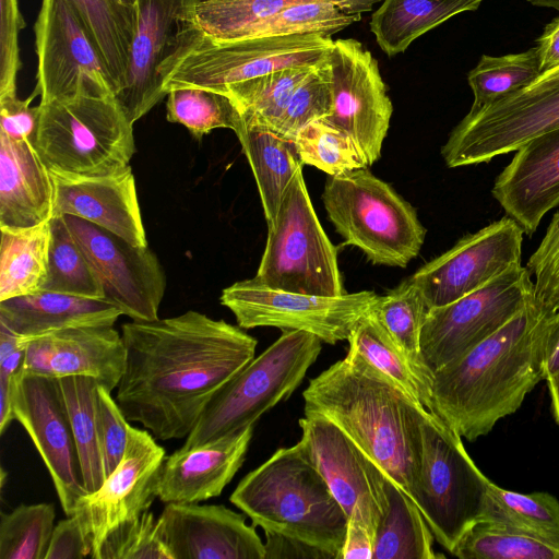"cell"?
Instances as JSON below:
<instances>
[{
	"label": "cell",
	"mask_w": 559,
	"mask_h": 559,
	"mask_svg": "<svg viewBox=\"0 0 559 559\" xmlns=\"http://www.w3.org/2000/svg\"><path fill=\"white\" fill-rule=\"evenodd\" d=\"M126 368L116 402L155 439L188 437L215 392L254 358L258 341L199 311L121 326Z\"/></svg>",
	"instance_id": "obj_1"
},
{
	"label": "cell",
	"mask_w": 559,
	"mask_h": 559,
	"mask_svg": "<svg viewBox=\"0 0 559 559\" xmlns=\"http://www.w3.org/2000/svg\"><path fill=\"white\" fill-rule=\"evenodd\" d=\"M558 311L536 298L496 333L436 370L430 413L474 441L515 413L546 379V356Z\"/></svg>",
	"instance_id": "obj_2"
},
{
	"label": "cell",
	"mask_w": 559,
	"mask_h": 559,
	"mask_svg": "<svg viewBox=\"0 0 559 559\" xmlns=\"http://www.w3.org/2000/svg\"><path fill=\"white\" fill-rule=\"evenodd\" d=\"M302 397L305 414L334 423L412 498L419 463V403L350 348L310 380Z\"/></svg>",
	"instance_id": "obj_3"
},
{
	"label": "cell",
	"mask_w": 559,
	"mask_h": 559,
	"mask_svg": "<svg viewBox=\"0 0 559 559\" xmlns=\"http://www.w3.org/2000/svg\"><path fill=\"white\" fill-rule=\"evenodd\" d=\"M229 500L264 532L297 538L338 559L348 518L300 441L248 473Z\"/></svg>",
	"instance_id": "obj_4"
},
{
	"label": "cell",
	"mask_w": 559,
	"mask_h": 559,
	"mask_svg": "<svg viewBox=\"0 0 559 559\" xmlns=\"http://www.w3.org/2000/svg\"><path fill=\"white\" fill-rule=\"evenodd\" d=\"M333 44L331 36L297 34L215 40L185 26L179 46L162 67L166 94L177 87L197 86L224 92L228 86L290 68L317 67Z\"/></svg>",
	"instance_id": "obj_5"
},
{
	"label": "cell",
	"mask_w": 559,
	"mask_h": 559,
	"mask_svg": "<svg viewBox=\"0 0 559 559\" xmlns=\"http://www.w3.org/2000/svg\"><path fill=\"white\" fill-rule=\"evenodd\" d=\"M321 348L322 341L317 335L284 330L272 345L215 392L181 449L189 450L254 426L264 413L294 393Z\"/></svg>",
	"instance_id": "obj_6"
},
{
	"label": "cell",
	"mask_w": 559,
	"mask_h": 559,
	"mask_svg": "<svg viewBox=\"0 0 559 559\" xmlns=\"http://www.w3.org/2000/svg\"><path fill=\"white\" fill-rule=\"evenodd\" d=\"M322 201L344 243L374 264L405 267L424 245L416 210L368 166L329 176Z\"/></svg>",
	"instance_id": "obj_7"
},
{
	"label": "cell",
	"mask_w": 559,
	"mask_h": 559,
	"mask_svg": "<svg viewBox=\"0 0 559 559\" xmlns=\"http://www.w3.org/2000/svg\"><path fill=\"white\" fill-rule=\"evenodd\" d=\"M419 463L412 499L435 539L452 552L484 512L490 480L466 452L462 437L426 408L418 411Z\"/></svg>",
	"instance_id": "obj_8"
},
{
	"label": "cell",
	"mask_w": 559,
	"mask_h": 559,
	"mask_svg": "<svg viewBox=\"0 0 559 559\" xmlns=\"http://www.w3.org/2000/svg\"><path fill=\"white\" fill-rule=\"evenodd\" d=\"M39 107L34 146L50 171L97 176L130 165L133 124L115 96H78Z\"/></svg>",
	"instance_id": "obj_9"
},
{
	"label": "cell",
	"mask_w": 559,
	"mask_h": 559,
	"mask_svg": "<svg viewBox=\"0 0 559 559\" xmlns=\"http://www.w3.org/2000/svg\"><path fill=\"white\" fill-rule=\"evenodd\" d=\"M273 289L340 296L337 251L323 230L307 191L302 168L288 185L267 226L265 248L253 277Z\"/></svg>",
	"instance_id": "obj_10"
},
{
	"label": "cell",
	"mask_w": 559,
	"mask_h": 559,
	"mask_svg": "<svg viewBox=\"0 0 559 559\" xmlns=\"http://www.w3.org/2000/svg\"><path fill=\"white\" fill-rule=\"evenodd\" d=\"M559 128V78L538 81L488 106L469 109L441 148L450 168L487 163Z\"/></svg>",
	"instance_id": "obj_11"
},
{
	"label": "cell",
	"mask_w": 559,
	"mask_h": 559,
	"mask_svg": "<svg viewBox=\"0 0 559 559\" xmlns=\"http://www.w3.org/2000/svg\"><path fill=\"white\" fill-rule=\"evenodd\" d=\"M534 298L531 273L519 265L453 302L429 309L420 358L430 377L496 333Z\"/></svg>",
	"instance_id": "obj_12"
},
{
	"label": "cell",
	"mask_w": 559,
	"mask_h": 559,
	"mask_svg": "<svg viewBox=\"0 0 559 559\" xmlns=\"http://www.w3.org/2000/svg\"><path fill=\"white\" fill-rule=\"evenodd\" d=\"M372 290L318 296L273 289L253 277L223 289L221 304L235 316L238 326H273L312 333L334 345L347 341L357 322L377 298Z\"/></svg>",
	"instance_id": "obj_13"
},
{
	"label": "cell",
	"mask_w": 559,
	"mask_h": 559,
	"mask_svg": "<svg viewBox=\"0 0 559 559\" xmlns=\"http://www.w3.org/2000/svg\"><path fill=\"white\" fill-rule=\"evenodd\" d=\"M40 103L114 96L109 71L86 25L68 0H41L35 23Z\"/></svg>",
	"instance_id": "obj_14"
},
{
	"label": "cell",
	"mask_w": 559,
	"mask_h": 559,
	"mask_svg": "<svg viewBox=\"0 0 559 559\" xmlns=\"http://www.w3.org/2000/svg\"><path fill=\"white\" fill-rule=\"evenodd\" d=\"M325 61L332 111L324 120L346 131L370 166L381 156L393 112L378 61L354 38L333 40Z\"/></svg>",
	"instance_id": "obj_15"
},
{
	"label": "cell",
	"mask_w": 559,
	"mask_h": 559,
	"mask_svg": "<svg viewBox=\"0 0 559 559\" xmlns=\"http://www.w3.org/2000/svg\"><path fill=\"white\" fill-rule=\"evenodd\" d=\"M524 230L504 216L461 238L412 276L428 309L453 302L521 265Z\"/></svg>",
	"instance_id": "obj_16"
},
{
	"label": "cell",
	"mask_w": 559,
	"mask_h": 559,
	"mask_svg": "<svg viewBox=\"0 0 559 559\" xmlns=\"http://www.w3.org/2000/svg\"><path fill=\"white\" fill-rule=\"evenodd\" d=\"M64 217L99 277L105 299L133 321L158 319L166 276L148 246H133L87 221Z\"/></svg>",
	"instance_id": "obj_17"
},
{
	"label": "cell",
	"mask_w": 559,
	"mask_h": 559,
	"mask_svg": "<svg viewBox=\"0 0 559 559\" xmlns=\"http://www.w3.org/2000/svg\"><path fill=\"white\" fill-rule=\"evenodd\" d=\"M166 456L147 430L128 426V440L117 467L95 491L81 497L74 513L92 544L96 559L106 536L120 524L150 510L156 497V483Z\"/></svg>",
	"instance_id": "obj_18"
},
{
	"label": "cell",
	"mask_w": 559,
	"mask_h": 559,
	"mask_svg": "<svg viewBox=\"0 0 559 559\" xmlns=\"http://www.w3.org/2000/svg\"><path fill=\"white\" fill-rule=\"evenodd\" d=\"M299 426L300 442L347 518L360 516L376 536L388 507V476L324 416L305 414Z\"/></svg>",
	"instance_id": "obj_19"
},
{
	"label": "cell",
	"mask_w": 559,
	"mask_h": 559,
	"mask_svg": "<svg viewBox=\"0 0 559 559\" xmlns=\"http://www.w3.org/2000/svg\"><path fill=\"white\" fill-rule=\"evenodd\" d=\"M14 418L28 433L48 469L61 508L72 515L88 493L58 379L23 373L13 401Z\"/></svg>",
	"instance_id": "obj_20"
},
{
	"label": "cell",
	"mask_w": 559,
	"mask_h": 559,
	"mask_svg": "<svg viewBox=\"0 0 559 559\" xmlns=\"http://www.w3.org/2000/svg\"><path fill=\"white\" fill-rule=\"evenodd\" d=\"M191 0H136V27L123 87L115 98L133 124L167 94L162 67L179 46Z\"/></svg>",
	"instance_id": "obj_21"
},
{
	"label": "cell",
	"mask_w": 559,
	"mask_h": 559,
	"mask_svg": "<svg viewBox=\"0 0 559 559\" xmlns=\"http://www.w3.org/2000/svg\"><path fill=\"white\" fill-rule=\"evenodd\" d=\"M157 525L171 559L265 558L255 525L223 504L169 502Z\"/></svg>",
	"instance_id": "obj_22"
},
{
	"label": "cell",
	"mask_w": 559,
	"mask_h": 559,
	"mask_svg": "<svg viewBox=\"0 0 559 559\" xmlns=\"http://www.w3.org/2000/svg\"><path fill=\"white\" fill-rule=\"evenodd\" d=\"M126 356L122 335L114 326L69 328L27 342L24 373L90 377L112 392L124 372Z\"/></svg>",
	"instance_id": "obj_23"
},
{
	"label": "cell",
	"mask_w": 559,
	"mask_h": 559,
	"mask_svg": "<svg viewBox=\"0 0 559 559\" xmlns=\"http://www.w3.org/2000/svg\"><path fill=\"white\" fill-rule=\"evenodd\" d=\"M50 174L55 188L53 216H75L133 246H148L131 165L97 176Z\"/></svg>",
	"instance_id": "obj_24"
},
{
	"label": "cell",
	"mask_w": 559,
	"mask_h": 559,
	"mask_svg": "<svg viewBox=\"0 0 559 559\" xmlns=\"http://www.w3.org/2000/svg\"><path fill=\"white\" fill-rule=\"evenodd\" d=\"M491 194L532 236L542 218L559 205V128L518 148L496 178Z\"/></svg>",
	"instance_id": "obj_25"
},
{
	"label": "cell",
	"mask_w": 559,
	"mask_h": 559,
	"mask_svg": "<svg viewBox=\"0 0 559 559\" xmlns=\"http://www.w3.org/2000/svg\"><path fill=\"white\" fill-rule=\"evenodd\" d=\"M253 426L234 435L165 456L157 476L156 497L165 503H199L217 497L241 467Z\"/></svg>",
	"instance_id": "obj_26"
},
{
	"label": "cell",
	"mask_w": 559,
	"mask_h": 559,
	"mask_svg": "<svg viewBox=\"0 0 559 559\" xmlns=\"http://www.w3.org/2000/svg\"><path fill=\"white\" fill-rule=\"evenodd\" d=\"M53 203V180L34 144L0 132V228L49 222Z\"/></svg>",
	"instance_id": "obj_27"
},
{
	"label": "cell",
	"mask_w": 559,
	"mask_h": 559,
	"mask_svg": "<svg viewBox=\"0 0 559 559\" xmlns=\"http://www.w3.org/2000/svg\"><path fill=\"white\" fill-rule=\"evenodd\" d=\"M121 314L106 299L46 290L0 301V323L25 342L69 328L114 326Z\"/></svg>",
	"instance_id": "obj_28"
},
{
	"label": "cell",
	"mask_w": 559,
	"mask_h": 559,
	"mask_svg": "<svg viewBox=\"0 0 559 559\" xmlns=\"http://www.w3.org/2000/svg\"><path fill=\"white\" fill-rule=\"evenodd\" d=\"M483 0H383L372 13L370 31L382 51L393 57L456 14L478 9Z\"/></svg>",
	"instance_id": "obj_29"
},
{
	"label": "cell",
	"mask_w": 559,
	"mask_h": 559,
	"mask_svg": "<svg viewBox=\"0 0 559 559\" xmlns=\"http://www.w3.org/2000/svg\"><path fill=\"white\" fill-rule=\"evenodd\" d=\"M381 0H207L188 9L190 23L209 37L235 40L251 25L285 9L305 3H333L350 15L369 12Z\"/></svg>",
	"instance_id": "obj_30"
},
{
	"label": "cell",
	"mask_w": 559,
	"mask_h": 559,
	"mask_svg": "<svg viewBox=\"0 0 559 559\" xmlns=\"http://www.w3.org/2000/svg\"><path fill=\"white\" fill-rule=\"evenodd\" d=\"M238 140L252 169L269 226L277 214L288 185L304 164L295 142L274 131L246 128Z\"/></svg>",
	"instance_id": "obj_31"
},
{
	"label": "cell",
	"mask_w": 559,
	"mask_h": 559,
	"mask_svg": "<svg viewBox=\"0 0 559 559\" xmlns=\"http://www.w3.org/2000/svg\"><path fill=\"white\" fill-rule=\"evenodd\" d=\"M0 231V301L41 292L48 276L50 221Z\"/></svg>",
	"instance_id": "obj_32"
},
{
	"label": "cell",
	"mask_w": 559,
	"mask_h": 559,
	"mask_svg": "<svg viewBox=\"0 0 559 559\" xmlns=\"http://www.w3.org/2000/svg\"><path fill=\"white\" fill-rule=\"evenodd\" d=\"M388 507L374 536L373 559H436L433 534L415 501L391 478Z\"/></svg>",
	"instance_id": "obj_33"
},
{
	"label": "cell",
	"mask_w": 559,
	"mask_h": 559,
	"mask_svg": "<svg viewBox=\"0 0 559 559\" xmlns=\"http://www.w3.org/2000/svg\"><path fill=\"white\" fill-rule=\"evenodd\" d=\"M94 37L110 74L114 96L123 87L136 8L116 0H68Z\"/></svg>",
	"instance_id": "obj_34"
},
{
	"label": "cell",
	"mask_w": 559,
	"mask_h": 559,
	"mask_svg": "<svg viewBox=\"0 0 559 559\" xmlns=\"http://www.w3.org/2000/svg\"><path fill=\"white\" fill-rule=\"evenodd\" d=\"M479 521L501 525L559 548V501L548 492L520 493L490 481Z\"/></svg>",
	"instance_id": "obj_35"
},
{
	"label": "cell",
	"mask_w": 559,
	"mask_h": 559,
	"mask_svg": "<svg viewBox=\"0 0 559 559\" xmlns=\"http://www.w3.org/2000/svg\"><path fill=\"white\" fill-rule=\"evenodd\" d=\"M314 68L290 67L276 70L233 84L223 93L236 104L246 128L274 131L293 94Z\"/></svg>",
	"instance_id": "obj_36"
},
{
	"label": "cell",
	"mask_w": 559,
	"mask_h": 559,
	"mask_svg": "<svg viewBox=\"0 0 559 559\" xmlns=\"http://www.w3.org/2000/svg\"><path fill=\"white\" fill-rule=\"evenodd\" d=\"M70 418L82 480L87 492L97 490L106 479L98 441L96 394L98 382L90 377L73 376L58 379Z\"/></svg>",
	"instance_id": "obj_37"
},
{
	"label": "cell",
	"mask_w": 559,
	"mask_h": 559,
	"mask_svg": "<svg viewBox=\"0 0 559 559\" xmlns=\"http://www.w3.org/2000/svg\"><path fill=\"white\" fill-rule=\"evenodd\" d=\"M370 310L430 391L431 377L420 358V334L429 309L417 285L406 278L385 295L377 296Z\"/></svg>",
	"instance_id": "obj_38"
},
{
	"label": "cell",
	"mask_w": 559,
	"mask_h": 559,
	"mask_svg": "<svg viewBox=\"0 0 559 559\" xmlns=\"http://www.w3.org/2000/svg\"><path fill=\"white\" fill-rule=\"evenodd\" d=\"M348 344L350 349L360 354L369 364L401 386L414 401L430 412V391L421 381L414 366L369 311L353 329Z\"/></svg>",
	"instance_id": "obj_39"
},
{
	"label": "cell",
	"mask_w": 559,
	"mask_h": 559,
	"mask_svg": "<svg viewBox=\"0 0 559 559\" xmlns=\"http://www.w3.org/2000/svg\"><path fill=\"white\" fill-rule=\"evenodd\" d=\"M43 290L105 299L99 277L71 233L64 215L50 219L48 276Z\"/></svg>",
	"instance_id": "obj_40"
},
{
	"label": "cell",
	"mask_w": 559,
	"mask_h": 559,
	"mask_svg": "<svg viewBox=\"0 0 559 559\" xmlns=\"http://www.w3.org/2000/svg\"><path fill=\"white\" fill-rule=\"evenodd\" d=\"M166 119L185 126L197 139L214 129H230L237 138L245 122L234 100L225 93L197 86L173 88L167 93Z\"/></svg>",
	"instance_id": "obj_41"
},
{
	"label": "cell",
	"mask_w": 559,
	"mask_h": 559,
	"mask_svg": "<svg viewBox=\"0 0 559 559\" xmlns=\"http://www.w3.org/2000/svg\"><path fill=\"white\" fill-rule=\"evenodd\" d=\"M536 46L518 53L500 57L483 55L468 75L474 95L472 109L488 106L534 84L540 76Z\"/></svg>",
	"instance_id": "obj_42"
},
{
	"label": "cell",
	"mask_w": 559,
	"mask_h": 559,
	"mask_svg": "<svg viewBox=\"0 0 559 559\" xmlns=\"http://www.w3.org/2000/svg\"><path fill=\"white\" fill-rule=\"evenodd\" d=\"M451 554L461 559H559V548L487 521L471 526Z\"/></svg>",
	"instance_id": "obj_43"
},
{
	"label": "cell",
	"mask_w": 559,
	"mask_h": 559,
	"mask_svg": "<svg viewBox=\"0 0 559 559\" xmlns=\"http://www.w3.org/2000/svg\"><path fill=\"white\" fill-rule=\"evenodd\" d=\"M51 503L21 504L0 515V559H45L55 528Z\"/></svg>",
	"instance_id": "obj_44"
},
{
	"label": "cell",
	"mask_w": 559,
	"mask_h": 559,
	"mask_svg": "<svg viewBox=\"0 0 559 559\" xmlns=\"http://www.w3.org/2000/svg\"><path fill=\"white\" fill-rule=\"evenodd\" d=\"M294 142L304 165L329 176L368 166L352 136L324 119L306 126Z\"/></svg>",
	"instance_id": "obj_45"
},
{
	"label": "cell",
	"mask_w": 559,
	"mask_h": 559,
	"mask_svg": "<svg viewBox=\"0 0 559 559\" xmlns=\"http://www.w3.org/2000/svg\"><path fill=\"white\" fill-rule=\"evenodd\" d=\"M360 16L346 14L333 3L298 4L251 25L237 39L297 34L331 36L359 21Z\"/></svg>",
	"instance_id": "obj_46"
},
{
	"label": "cell",
	"mask_w": 559,
	"mask_h": 559,
	"mask_svg": "<svg viewBox=\"0 0 559 559\" xmlns=\"http://www.w3.org/2000/svg\"><path fill=\"white\" fill-rule=\"evenodd\" d=\"M325 59L293 94L274 130L278 135L294 141L306 126L330 116L332 95Z\"/></svg>",
	"instance_id": "obj_47"
},
{
	"label": "cell",
	"mask_w": 559,
	"mask_h": 559,
	"mask_svg": "<svg viewBox=\"0 0 559 559\" xmlns=\"http://www.w3.org/2000/svg\"><path fill=\"white\" fill-rule=\"evenodd\" d=\"M96 559H171L148 510L114 528L104 539Z\"/></svg>",
	"instance_id": "obj_48"
},
{
	"label": "cell",
	"mask_w": 559,
	"mask_h": 559,
	"mask_svg": "<svg viewBox=\"0 0 559 559\" xmlns=\"http://www.w3.org/2000/svg\"><path fill=\"white\" fill-rule=\"evenodd\" d=\"M526 267L535 277V298L544 306L559 311V209Z\"/></svg>",
	"instance_id": "obj_49"
},
{
	"label": "cell",
	"mask_w": 559,
	"mask_h": 559,
	"mask_svg": "<svg viewBox=\"0 0 559 559\" xmlns=\"http://www.w3.org/2000/svg\"><path fill=\"white\" fill-rule=\"evenodd\" d=\"M98 441L106 476L121 461L128 440L129 421L111 392L98 385L96 394Z\"/></svg>",
	"instance_id": "obj_50"
},
{
	"label": "cell",
	"mask_w": 559,
	"mask_h": 559,
	"mask_svg": "<svg viewBox=\"0 0 559 559\" xmlns=\"http://www.w3.org/2000/svg\"><path fill=\"white\" fill-rule=\"evenodd\" d=\"M27 342L0 323V433L12 420L13 401L24 373Z\"/></svg>",
	"instance_id": "obj_51"
},
{
	"label": "cell",
	"mask_w": 559,
	"mask_h": 559,
	"mask_svg": "<svg viewBox=\"0 0 559 559\" xmlns=\"http://www.w3.org/2000/svg\"><path fill=\"white\" fill-rule=\"evenodd\" d=\"M24 27L19 0H0V98L17 95L19 35Z\"/></svg>",
	"instance_id": "obj_52"
},
{
	"label": "cell",
	"mask_w": 559,
	"mask_h": 559,
	"mask_svg": "<svg viewBox=\"0 0 559 559\" xmlns=\"http://www.w3.org/2000/svg\"><path fill=\"white\" fill-rule=\"evenodd\" d=\"M35 96L33 92L26 99H20L17 95L0 98V132L34 144L40 115L39 105L31 106Z\"/></svg>",
	"instance_id": "obj_53"
},
{
	"label": "cell",
	"mask_w": 559,
	"mask_h": 559,
	"mask_svg": "<svg viewBox=\"0 0 559 559\" xmlns=\"http://www.w3.org/2000/svg\"><path fill=\"white\" fill-rule=\"evenodd\" d=\"M92 544L75 514L55 525L45 559H83L91 557Z\"/></svg>",
	"instance_id": "obj_54"
},
{
	"label": "cell",
	"mask_w": 559,
	"mask_h": 559,
	"mask_svg": "<svg viewBox=\"0 0 559 559\" xmlns=\"http://www.w3.org/2000/svg\"><path fill=\"white\" fill-rule=\"evenodd\" d=\"M266 542L264 559L282 558H311V559H333L332 556L322 549L309 545L294 537L282 535L275 532L265 531Z\"/></svg>",
	"instance_id": "obj_55"
},
{
	"label": "cell",
	"mask_w": 559,
	"mask_h": 559,
	"mask_svg": "<svg viewBox=\"0 0 559 559\" xmlns=\"http://www.w3.org/2000/svg\"><path fill=\"white\" fill-rule=\"evenodd\" d=\"M374 533L357 515L348 518L346 536L338 559H373Z\"/></svg>",
	"instance_id": "obj_56"
},
{
	"label": "cell",
	"mask_w": 559,
	"mask_h": 559,
	"mask_svg": "<svg viewBox=\"0 0 559 559\" xmlns=\"http://www.w3.org/2000/svg\"><path fill=\"white\" fill-rule=\"evenodd\" d=\"M540 76L559 68V16L550 21L536 39ZM539 76V78H540Z\"/></svg>",
	"instance_id": "obj_57"
},
{
	"label": "cell",
	"mask_w": 559,
	"mask_h": 559,
	"mask_svg": "<svg viewBox=\"0 0 559 559\" xmlns=\"http://www.w3.org/2000/svg\"><path fill=\"white\" fill-rule=\"evenodd\" d=\"M546 381L551 399L552 413L559 425V371Z\"/></svg>",
	"instance_id": "obj_58"
},
{
	"label": "cell",
	"mask_w": 559,
	"mask_h": 559,
	"mask_svg": "<svg viewBox=\"0 0 559 559\" xmlns=\"http://www.w3.org/2000/svg\"><path fill=\"white\" fill-rule=\"evenodd\" d=\"M531 4L542 8H551L559 11V0H527Z\"/></svg>",
	"instance_id": "obj_59"
},
{
	"label": "cell",
	"mask_w": 559,
	"mask_h": 559,
	"mask_svg": "<svg viewBox=\"0 0 559 559\" xmlns=\"http://www.w3.org/2000/svg\"><path fill=\"white\" fill-rule=\"evenodd\" d=\"M554 78H559V68L542 75L536 82L542 81V80L554 79Z\"/></svg>",
	"instance_id": "obj_60"
},
{
	"label": "cell",
	"mask_w": 559,
	"mask_h": 559,
	"mask_svg": "<svg viewBox=\"0 0 559 559\" xmlns=\"http://www.w3.org/2000/svg\"><path fill=\"white\" fill-rule=\"evenodd\" d=\"M117 2L127 7H135L136 0H116Z\"/></svg>",
	"instance_id": "obj_61"
},
{
	"label": "cell",
	"mask_w": 559,
	"mask_h": 559,
	"mask_svg": "<svg viewBox=\"0 0 559 559\" xmlns=\"http://www.w3.org/2000/svg\"><path fill=\"white\" fill-rule=\"evenodd\" d=\"M193 2H202V1H207V0H192Z\"/></svg>",
	"instance_id": "obj_62"
}]
</instances>
